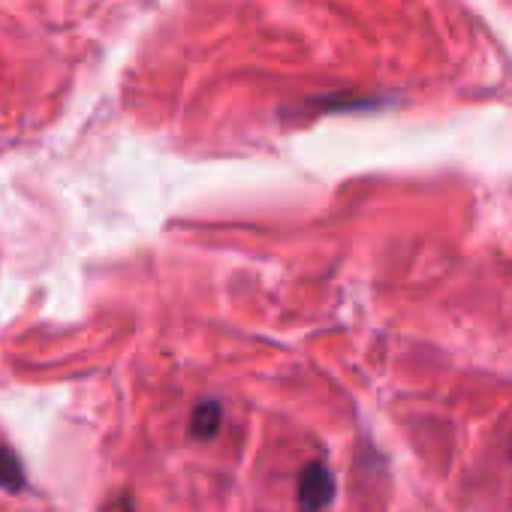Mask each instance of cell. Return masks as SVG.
Wrapping results in <instances>:
<instances>
[{"label":"cell","mask_w":512,"mask_h":512,"mask_svg":"<svg viewBox=\"0 0 512 512\" xmlns=\"http://www.w3.org/2000/svg\"><path fill=\"white\" fill-rule=\"evenodd\" d=\"M335 497V476L323 464H308L299 479V506L302 512H320Z\"/></svg>","instance_id":"6da1fadb"},{"label":"cell","mask_w":512,"mask_h":512,"mask_svg":"<svg viewBox=\"0 0 512 512\" xmlns=\"http://www.w3.org/2000/svg\"><path fill=\"white\" fill-rule=\"evenodd\" d=\"M25 485V473H22V464L19 458L0 446V488H10V491H19Z\"/></svg>","instance_id":"3957f363"},{"label":"cell","mask_w":512,"mask_h":512,"mask_svg":"<svg viewBox=\"0 0 512 512\" xmlns=\"http://www.w3.org/2000/svg\"><path fill=\"white\" fill-rule=\"evenodd\" d=\"M217 428H220V407H217L214 401L199 404V407H196V413H193L190 431H193L196 437L208 440V437H214V431H217Z\"/></svg>","instance_id":"7a4b0ae2"}]
</instances>
